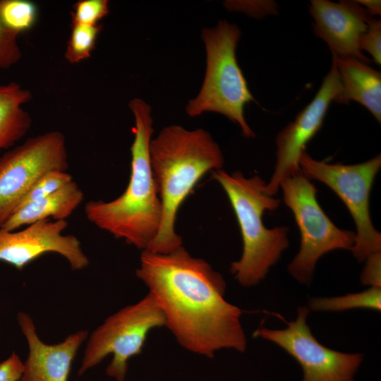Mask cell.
I'll use <instances>...</instances> for the list:
<instances>
[{"instance_id":"6da1fadb","label":"cell","mask_w":381,"mask_h":381,"mask_svg":"<svg viewBox=\"0 0 381 381\" xmlns=\"http://www.w3.org/2000/svg\"><path fill=\"white\" fill-rule=\"evenodd\" d=\"M135 273L185 349L207 358L224 349L246 350L241 310L226 300L225 280L205 260L183 246L165 254L143 250Z\"/></svg>"},{"instance_id":"7a4b0ae2","label":"cell","mask_w":381,"mask_h":381,"mask_svg":"<svg viewBox=\"0 0 381 381\" xmlns=\"http://www.w3.org/2000/svg\"><path fill=\"white\" fill-rule=\"evenodd\" d=\"M151 168L162 205L159 232L145 250L165 254L182 246L175 231L177 212L202 177L221 169L224 159L218 144L204 129L164 127L150 143Z\"/></svg>"},{"instance_id":"3957f363","label":"cell","mask_w":381,"mask_h":381,"mask_svg":"<svg viewBox=\"0 0 381 381\" xmlns=\"http://www.w3.org/2000/svg\"><path fill=\"white\" fill-rule=\"evenodd\" d=\"M128 107L134 116L135 126L128 186L113 200L88 201L85 214L98 228L143 251L150 247L159 232L162 205L150 160V143L154 131L151 107L140 98L131 99Z\"/></svg>"},{"instance_id":"277c9868","label":"cell","mask_w":381,"mask_h":381,"mask_svg":"<svg viewBox=\"0 0 381 381\" xmlns=\"http://www.w3.org/2000/svg\"><path fill=\"white\" fill-rule=\"evenodd\" d=\"M212 177L229 200L242 237V255L231 264L230 272L241 286L257 285L289 247V229H268L262 221L265 212L277 209L280 200L266 192V183L258 176L247 178L240 171L229 174L218 169Z\"/></svg>"},{"instance_id":"5b68a950","label":"cell","mask_w":381,"mask_h":381,"mask_svg":"<svg viewBox=\"0 0 381 381\" xmlns=\"http://www.w3.org/2000/svg\"><path fill=\"white\" fill-rule=\"evenodd\" d=\"M238 27L226 20L202 30L206 51V71L198 95L186 107L189 116L215 112L238 124L247 138L255 137L244 116L246 104L255 101L237 62L236 49L241 37Z\"/></svg>"},{"instance_id":"8992f818","label":"cell","mask_w":381,"mask_h":381,"mask_svg":"<svg viewBox=\"0 0 381 381\" xmlns=\"http://www.w3.org/2000/svg\"><path fill=\"white\" fill-rule=\"evenodd\" d=\"M164 313L151 294L109 316L89 337L78 375L112 358L106 373L115 381H125L128 361L142 352L149 332L165 327Z\"/></svg>"},{"instance_id":"52a82bcc","label":"cell","mask_w":381,"mask_h":381,"mask_svg":"<svg viewBox=\"0 0 381 381\" xmlns=\"http://www.w3.org/2000/svg\"><path fill=\"white\" fill-rule=\"evenodd\" d=\"M283 200L291 210L301 235L298 253L288 272L298 282L308 284L318 260L332 250H351L355 232L338 228L325 213L317 200V189L301 173L280 184Z\"/></svg>"},{"instance_id":"ba28073f","label":"cell","mask_w":381,"mask_h":381,"mask_svg":"<svg viewBox=\"0 0 381 381\" xmlns=\"http://www.w3.org/2000/svg\"><path fill=\"white\" fill-rule=\"evenodd\" d=\"M301 173L309 180L327 186L349 210L356 226L351 250L359 262L381 252V234L374 227L370 214V193L381 167V156L356 164H329L318 161L303 152L300 157Z\"/></svg>"},{"instance_id":"9c48e42d","label":"cell","mask_w":381,"mask_h":381,"mask_svg":"<svg viewBox=\"0 0 381 381\" xmlns=\"http://www.w3.org/2000/svg\"><path fill=\"white\" fill-rule=\"evenodd\" d=\"M68 167L65 135L52 131L29 138L0 157V228L32 186L52 171Z\"/></svg>"},{"instance_id":"30bf717a","label":"cell","mask_w":381,"mask_h":381,"mask_svg":"<svg viewBox=\"0 0 381 381\" xmlns=\"http://www.w3.org/2000/svg\"><path fill=\"white\" fill-rule=\"evenodd\" d=\"M309 313L307 306H300L296 320L286 322V328L260 327L253 336L276 344L291 356L302 368V381H355L363 355L340 352L319 342L307 324Z\"/></svg>"},{"instance_id":"8fae6325","label":"cell","mask_w":381,"mask_h":381,"mask_svg":"<svg viewBox=\"0 0 381 381\" xmlns=\"http://www.w3.org/2000/svg\"><path fill=\"white\" fill-rule=\"evenodd\" d=\"M341 91L339 75L332 59L331 68L313 100L277 136L276 164L265 185L270 195L274 196L282 181L301 173V155L320 129L330 104Z\"/></svg>"},{"instance_id":"7c38bea8","label":"cell","mask_w":381,"mask_h":381,"mask_svg":"<svg viewBox=\"0 0 381 381\" xmlns=\"http://www.w3.org/2000/svg\"><path fill=\"white\" fill-rule=\"evenodd\" d=\"M66 220H41L23 229L6 231L0 229V261L22 270L42 255L54 253L61 255L72 270H81L89 259L74 235L64 234Z\"/></svg>"},{"instance_id":"4fadbf2b","label":"cell","mask_w":381,"mask_h":381,"mask_svg":"<svg viewBox=\"0 0 381 381\" xmlns=\"http://www.w3.org/2000/svg\"><path fill=\"white\" fill-rule=\"evenodd\" d=\"M309 11L314 33L327 44L332 54L370 62L361 50L359 41L374 17L356 1L312 0Z\"/></svg>"},{"instance_id":"5bb4252c","label":"cell","mask_w":381,"mask_h":381,"mask_svg":"<svg viewBox=\"0 0 381 381\" xmlns=\"http://www.w3.org/2000/svg\"><path fill=\"white\" fill-rule=\"evenodd\" d=\"M17 321L29 349L19 381H68L72 363L88 332L79 330L61 342L47 344L39 337L29 314L19 312Z\"/></svg>"},{"instance_id":"9a60e30c","label":"cell","mask_w":381,"mask_h":381,"mask_svg":"<svg viewBox=\"0 0 381 381\" xmlns=\"http://www.w3.org/2000/svg\"><path fill=\"white\" fill-rule=\"evenodd\" d=\"M339 75L341 91L334 102L348 104L356 101L381 122V74L354 58H339L332 54Z\"/></svg>"},{"instance_id":"2e32d148","label":"cell","mask_w":381,"mask_h":381,"mask_svg":"<svg viewBox=\"0 0 381 381\" xmlns=\"http://www.w3.org/2000/svg\"><path fill=\"white\" fill-rule=\"evenodd\" d=\"M83 200L82 189L72 181L50 195L18 207L0 229L16 230L49 218L54 221L66 220Z\"/></svg>"},{"instance_id":"e0dca14e","label":"cell","mask_w":381,"mask_h":381,"mask_svg":"<svg viewBox=\"0 0 381 381\" xmlns=\"http://www.w3.org/2000/svg\"><path fill=\"white\" fill-rule=\"evenodd\" d=\"M32 93L16 82L0 85V152L23 138L32 125L30 115L23 105Z\"/></svg>"},{"instance_id":"ac0fdd59","label":"cell","mask_w":381,"mask_h":381,"mask_svg":"<svg viewBox=\"0 0 381 381\" xmlns=\"http://www.w3.org/2000/svg\"><path fill=\"white\" fill-rule=\"evenodd\" d=\"M310 310L344 311L354 308L381 310V288L370 287L361 292L337 297L312 298L308 301Z\"/></svg>"},{"instance_id":"d6986e66","label":"cell","mask_w":381,"mask_h":381,"mask_svg":"<svg viewBox=\"0 0 381 381\" xmlns=\"http://www.w3.org/2000/svg\"><path fill=\"white\" fill-rule=\"evenodd\" d=\"M38 18L37 4L29 0H0V20L13 32L31 30Z\"/></svg>"},{"instance_id":"ffe728a7","label":"cell","mask_w":381,"mask_h":381,"mask_svg":"<svg viewBox=\"0 0 381 381\" xmlns=\"http://www.w3.org/2000/svg\"><path fill=\"white\" fill-rule=\"evenodd\" d=\"M71 28L64 57L69 63L77 64L90 57L102 25L75 24L71 25Z\"/></svg>"},{"instance_id":"44dd1931","label":"cell","mask_w":381,"mask_h":381,"mask_svg":"<svg viewBox=\"0 0 381 381\" xmlns=\"http://www.w3.org/2000/svg\"><path fill=\"white\" fill-rule=\"evenodd\" d=\"M72 181V176L66 171L57 170L49 171L39 179L32 186L18 207L43 199Z\"/></svg>"},{"instance_id":"7402d4cb","label":"cell","mask_w":381,"mask_h":381,"mask_svg":"<svg viewBox=\"0 0 381 381\" xmlns=\"http://www.w3.org/2000/svg\"><path fill=\"white\" fill-rule=\"evenodd\" d=\"M109 12V3L107 0H79L73 5L71 25H97Z\"/></svg>"},{"instance_id":"603a6c76","label":"cell","mask_w":381,"mask_h":381,"mask_svg":"<svg viewBox=\"0 0 381 381\" xmlns=\"http://www.w3.org/2000/svg\"><path fill=\"white\" fill-rule=\"evenodd\" d=\"M18 35L0 20V68H9L20 60L22 52L18 43Z\"/></svg>"},{"instance_id":"cb8c5ba5","label":"cell","mask_w":381,"mask_h":381,"mask_svg":"<svg viewBox=\"0 0 381 381\" xmlns=\"http://www.w3.org/2000/svg\"><path fill=\"white\" fill-rule=\"evenodd\" d=\"M224 4L229 11L243 12L255 18L278 13V6L274 1H226Z\"/></svg>"},{"instance_id":"d4e9b609","label":"cell","mask_w":381,"mask_h":381,"mask_svg":"<svg viewBox=\"0 0 381 381\" xmlns=\"http://www.w3.org/2000/svg\"><path fill=\"white\" fill-rule=\"evenodd\" d=\"M361 50L370 54L377 65L381 64V20L373 18L359 41Z\"/></svg>"},{"instance_id":"484cf974","label":"cell","mask_w":381,"mask_h":381,"mask_svg":"<svg viewBox=\"0 0 381 381\" xmlns=\"http://www.w3.org/2000/svg\"><path fill=\"white\" fill-rule=\"evenodd\" d=\"M365 261V265L361 274V282L370 287L381 288V252L372 254Z\"/></svg>"},{"instance_id":"4316f807","label":"cell","mask_w":381,"mask_h":381,"mask_svg":"<svg viewBox=\"0 0 381 381\" xmlns=\"http://www.w3.org/2000/svg\"><path fill=\"white\" fill-rule=\"evenodd\" d=\"M23 371V362L16 352L0 362V381H19Z\"/></svg>"},{"instance_id":"83f0119b","label":"cell","mask_w":381,"mask_h":381,"mask_svg":"<svg viewBox=\"0 0 381 381\" xmlns=\"http://www.w3.org/2000/svg\"><path fill=\"white\" fill-rule=\"evenodd\" d=\"M360 5H363V8L374 17V16H380L381 13V1L377 0H359L356 1Z\"/></svg>"}]
</instances>
